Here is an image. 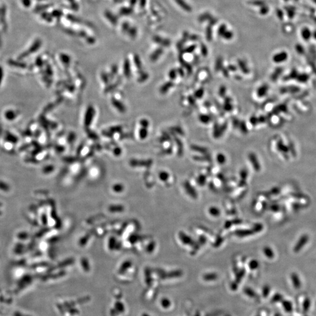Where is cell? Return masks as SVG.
Returning a JSON list of instances; mask_svg holds the SVG:
<instances>
[{
  "mask_svg": "<svg viewBox=\"0 0 316 316\" xmlns=\"http://www.w3.org/2000/svg\"><path fill=\"white\" fill-rule=\"evenodd\" d=\"M110 307L109 316H123L127 312V306L120 298L115 300Z\"/></svg>",
  "mask_w": 316,
  "mask_h": 316,
  "instance_id": "1",
  "label": "cell"
},
{
  "mask_svg": "<svg viewBox=\"0 0 316 316\" xmlns=\"http://www.w3.org/2000/svg\"><path fill=\"white\" fill-rule=\"evenodd\" d=\"M228 127L227 122H224L221 125H219L217 124H215L213 130V135L215 138H219L221 137L225 132Z\"/></svg>",
  "mask_w": 316,
  "mask_h": 316,
  "instance_id": "2",
  "label": "cell"
},
{
  "mask_svg": "<svg viewBox=\"0 0 316 316\" xmlns=\"http://www.w3.org/2000/svg\"><path fill=\"white\" fill-rule=\"evenodd\" d=\"M248 158H249V160L250 161V162L251 163L252 166L254 167V169L257 171H259V170H261V165H260V163H259V162L257 158V157L256 156L255 154L253 152H251L248 154Z\"/></svg>",
  "mask_w": 316,
  "mask_h": 316,
  "instance_id": "3",
  "label": "cell"
},
{
  "mask_svg": "<svg viewBox=\"0 0 316 316\" xmlns=\"http://www.w3.org/2000/svg\"><path fill=\"white\" fill-rule=\"evenodd\" d=\"M288 53L285 52H282L278 54H276L273 57V61L275 63H279L286 61L288 59Z\"/></svg>",
  "mask_w": 316,
  "mask_h": 316,
  "instance_id": "4",
  "label": "cell"
},
{
  "mask_svg": "<svg viewBox=\"0 0 316 316\" xmlns=\"http://www.w3.org/2000/svg\"><path fill=\"white\" fill-rule=\"evenodd\" d=\"M94 111L93 107H88V109L86 112V114H85V124L86 126H88L91 124L93 115H94Z\"/></svg>",
  "mask_w": 316,
  "mask_h": 316,
  "instance_id": "5",
  "label": "cell"
},
{
  "mask_svg": "<svg viewBox=\"0 0 316 316\" xmlns=\"http://www.w3.org/2000/svg\"><path fill=\"white\" fill-rule=\"evenodd\" d=\"M268 89L269 87L267 85H264L260 86L256 91L257 96L259 98L264 97L267 94Z\"/></svg>",
  "mask_w": 316,
  "mask_h": 316,
  "instance_id": "6",
  "label": "cell"
},
{
  "mask_svg": "<svg viewBox=\"0 0 316 316\" xmlns=\"http://www.w3.org/2000/svg\"><path fill=\"white\" fill-rule=\"evenodd\" d=\"M184 187H185V189H186V190L187 191V193L190 195V196H192V197H193L194 198H196L197 197V193L195 192V189L193 188V186H192L189 183H185Z\"/></svg>",
  "mask_w": 316,
  "mask_h": 316,
  "instance_id": "7",
  "label": "cell"
},
{
  "mask_svg": "<svg viewBox=\"0 0 316 316\" xmlns=\"http://www.w3.org/2000/svg\"><path fill=\"white\" fill-rule=\"evenodd\" d=\"M301 36L304 40H309L312 37V32L308 28H304L301 31Z\"/></svg>",
  "mask_w": 316,
  "mask_h": 316,
  "instance_id": "8",
  "label": "cell"
},
{
  "mask_svg": "<svg viewBox=\"0 0 316 316\" xmlns=\"http://www.w3.org/2000/svg\"><path fill=\"white\" fill-rule=\"evenodd\" d=\"M223 109L226 111H231L233 109V105L232 104V99L230 97H225L224 104Z\"/></svg>",
  "mask_w": 316,
  "mask_h": 316,
  "instance_id": "9",
  "label": "cell"
},
{
  "mask_svg": "<svg viewBox=\"0 0 316 316\" xmlns=\"http://www.w3.org/2000/svg\"><path fill=\"white\" fill-rule=\"evenodd\" d=\"M190 148L192 150L194 151L195 152H197L200 154H203L204 155L207 154L208 152V149L207 148L203 147V146H198L195 145H192L190 146Z\"/></svg>",
  "mask_w": 316,
  "mask_h": 316,
  "instance_id": "10",
  "label": "cell"
},
{
  "mask_svg": "<svg viewBox=\"0 0 316 316\" xmlns=\"http://www.w3.org/2000/svg\"><path fill=\"white\" fill-rule=\"evenodd\" d=\"M238 66H239L240 69H241V72L245 74H247L249 73V69L246 66V64L245 63V62L243 61H241V60H238Z\"/></svg>",
  "mask_w": 316,
  "mask_h": 316,
  "instance_id": "11",
  "label": "cell"
},
{
  "mask_svg": "<svg viewBox=\"0 0 316 316\" xmlns=\"http://www.w3.org/2000/svg\"><path fill=\"white\" fill-rule=\"evenodd\" d=\"M174 140H175L176 144L177 146L178 154L179 156H181L183 154V145L182 142L180 141V139L177 138L176 136H174Z\"/></svg>",
  "mask_w": 316,
  "mask_h": 316,
  "instance_id": "12",
  "label": "cell"
},
{
  "mask_svg": "<svg viewBox=\"0 0 316 316\" xmlns=\"http://www.w3.org/2000/svg\"><path fill=\"white\" fill-rule=\"evenodd\" d=\"M254 233L253 230H240L235 232V235L238 237H243L252 235Z\"/></svg>",
  "mask_w": 316,
  "mask_h": 316,
  "instance_id": "13",
  "label": "cell"
},
{
  "mask_svg": "<svg viewBox=\"0 0 316 316\" xmlns=\"http://www.w3.org/2000/svg\"><path fill=\"white\" fill-rule=\"evenodd\" d=\"M180 237L183 243L185 244H192V243H193V240H192V238L188 235H186L184 233H181L180 235Z\"/></svg>",
  "mask_w": 316,
  "mask_h": 316,
  "instance_id": "14",
  "label": "cell"
},
{
  "mask_svg": "<svg viewBox=\"0 0 316 316\" xmlns=\"http://www.w3.org/2000/svg\"><path fill=\"white\" fill-rule=\"evenodd\" d=\"M112 103L113 105H114V106L117 109H118L119 111H122V112L125 111V109L124 106L122 105V104H121L120 101H118V100H116L115 99L113 98V99L112 100Z\"/></svg>",
  "mask_w": 316,
  "mask_h": 316,
  "instance_id": "15",
  "label": "cell"
},
{
  "mask_svg": "<svg viewBox=\"0 0 316 316\" xmlns=\"http://www.w3.org/2000/svg\"><path fill=\"white\" fill-rule=\"evenodd\" d=\"M173 85V83L171 82H168L166 83L164 85H162L160 88V92L162 93H166L171 87H172Z\"/></svg>",
  "mask_w": 316,
  "mask_h": 316,
  "instance_id": "16",
  "label": "cell"
},
{
  "mask_svg": "<svg viewBox=\"0 0 316 316\" xmlns=\"http://www.w3.org/2000/svg\"><path fill=\"white\" fill-rule=\"evenodd\" d=\"M199 121L203 124H208L211 121V117H210L209 115H207L206 114H202L200 115L198 117Z\"/></svg>",
  "mask_w": 316,
  "mask_h": 316,
  "instance_id": "17",
  "label": "cell"
},
{
  "mask_svg": "<svg viewBox=\"0 0 316 316\" xmlns=\"http://www.w3.org/2000/svg\"><path fill=\"white\" fill-rule=\"evenodd\" d=\"M6 118L8 120H14L16 117V115L15 114V112L12 111V110H8V111L6 112L5 113V115Z\"/></svg>",
  "mask_w": 316,
  "mask_h": 316,
  "instance_id": "18",
  "label": "cell"
},
{
  "mask_svg": "<svg viewBox=\"0 0 316 316\" xmlns=\"http://www.w3.org/2000/svg\"><path fill=\"white\" fill-rule=\"evenodd\" d=\"M282 68H278L277 69H276L275 71L273 72V73L271 76V77H270L271 80L275 81L278 78V77L279 76L280 74L282 73Z\"/></svg>",
  "mask_w": 316,
  "mask_h": 316,
  "instance_id": "19",
  "label": "cell"
},
{
  "mask_svg": "<svg viewBox=\"0 0 316 316\" xmlns=\"http://www.w3.org/2000/svg\"><path fill=\"white\" fill-rule=\"evenodd\" d=\"M177 4H179L180 6H181L182 8H183L186 11H191V8L186 4V3L183 1V0H175Z\"/></svg>",
  "mask_w": 316,
  "mask_h": 316,
  "instance_id": "20",
  "label": "cell"
},
{
  "mask_svg": "<svg viewBox=\"0 0 316 316\" xmlns=\"http://www.w3.org/2000/svg\"><path fill=\"white\" fill-rule=\"evenodd\" d=\"M264 252L265 255L269 258H272L274 256V254H273L272 249H271L269 247H265L264 249Z\"/></svg>",
  "mask_w": 316,
  "mask_h": 316,
  "instance_id": "21",
  "label": "cell"
},
{
  "mask_svg": "<svg viewBox=\"0 0 316 316\" xmlns=\"http://www.w3.org/2000/svg\"><path fill=\"white\" fill-rule=\"evenodd\" d=\"M222 68V59L221 58H219L216 61V65H215V71L219 72V70H221Z\"/></svg>",
  "mask_w": 316,
  "mask_h": 316,
  "instance_id": "22",
  "label": "cell"
},
{
  "mask_svg": "<svg viewBox=\"0 0 316 316\" xmlns=\"http://www.w3.org/2000/svg\"><path fill=\"white\" fill-rule=\"evenodd\" d=\"M194 159L195 160H198V161H210L211 160V158L207 155V154L205 155L203 157H200V156H196V157H193Z\"/></svg>",
  "mask_w": 316,
  "mask_h": 316,
  "instance_id": "23",
  "label": "cell"
},
{
  "mask_svg": "<svg viewBox=\"0 0 316 316\" xmlns=\"http://www.w3.org/2000/svg\"><path fill=\"white\" fill-rule=\"evenodd\" d=\"M217 160L219 163L221 165H223L226 162V157L222 154H219L217 156Z\"/></svg>",
  "mask_w": 316,
  "mask_h": 316,
  "instance_id": "24",
  "label": "cell"
},
{
  "mask_svg": "<svg viewBox=\"0 0 316 316\" xmlns=\"http://www.w3.org/2000/svg\"><path fill=\"white\" fill-rule=\"evenodd\" d=\"M238 128H240V130L243 134H246L248 133V130L246 123L245 122V121H240Z\"/></svg>",
  "mask_w": 316,
  "mask_h": 316,
  "instance_id": "25",
  "label": "cell"
},
{
  "mask_svg": "<svg viewBox=\"0 0 316 316\" xmlns=\"http://www.w3.org/2000/svg\"><path fill=\"white\" fill-rule=\"evenodd\" d=\"M204 89L203 88H199L197 90H196L194 93V96H195V97L196 98H201L204 95Z\"/></svg>",
  "mask_w": 316,
  "mask_h": 316,
  "instance_id": "26",
  "label": "cell"
},
{
  "mask_svg": "<svg viewBox=\"0 0 316 316\" xmlns=\"http://www.w3.org/2000/svg\"><path fill=\"white\" fill-rule=\"evenodd\" d=\"M209 213L213 216H218L220 213V211L216 207H211L209 209Z\"/></svg>",
  "mask_w": 316,
  "mask_h": 316,
  "instance_id": "27",
  "label": "cell"
},
{
  "mask_svg": "<svg viewBox=\"0 0 316 316\" xmlns=\"http://www.w3.org/2000/svg\"><path fill=\"white\" fill-rule=\"evenodd\" d=\"M180 62H181V63L182 64L183 66H184V67L187 70V71L188 72V73H189V74H190V73L192 72V66H191L189 63H186V61H184L183 59H180Z\"/></svg>",
  "mask_w": 316,
  "mask_h": 316,
  "instance_id": "28",
  "label": "cell"
},
{
  "mask_svg": "<svg viewBox=\"0 0 316 316\" xmlns=\"http://www.w3.org/2000/svg\"><path fill=\"white\" fill-rule=\"evenodd\" d=\"M227 92V88L224 85H221L219 89V94L221 97H225V94Z\"/></svg>",
  "mask_w": 316,
  "mask_h": 316,
  "instance_id": "29",
  "label": "cell"
},
{
  "mask_svg": "<svg viewBox=\"0 0 316 316\" xmlns=\"http://www.w3.org/2000/svg\"><path fill=\"white\" fill-rule=\"evenodd\" d=\"M286 10H287V12H288V16L290 18H292L294 17V15H295V10H294V8L292 7H288L286 8Z\"/></svg>",
  "mask_w": 316,
  "mask_h": 316,
  "instance_id": "30",
  "label": "cell"
},
{
  "mask_svg": "<svg viewBox=\"0 0 316 316\" xmlns=\"http://www.w3.org/2000/svg\"><path fill=\"white\" fill-rule=\"evenodd\" d=\"M124 73H125V75L127 76H130V64H129V63H128V61H125V64H124Z\"/></svg>",
  "mask_w": 316,
  "mask_h": 316,
  "instance_id": "31",
  "label": "cell"
},
{
  "mask_svg": "<svg viewBox=\"0 0 316 316\" xmlns=\"http://www.w3.org/2000/svg\"><path fill=\"white\" fill-rule=\"evenodd\" d=\"M278 148L280 151L287 152V148L286 146H284V145L283 144L282 141L278 142Z\"/></svg>",
  "mask_w": 316,
  "mask_h": 316,
  "instance_id": "32",
  "label": "cell"
},
{
  "mask_svg": "<svg viewBox=\"0 0 316 316\" xmlns=\"http://www.w3.org/2000/svg\"><path fill=\"white\" fill-rule=\"evenodd\" d=\"M140 137L141 139H145L146 138V136H147V135H148V131H147V130L146 128H142L141 131H140Z\"/></svg>",
  "mask_w": 316,
  "mask_h": 316,
  "instance_id": "33",
  "label": "cell"
},
{
  "mask_svg": "<svg viewBox=\"0 0 316 316\" xmlns=\"http://www.w3.org/2000/svg\"><path fill=\"white\" fill-rule=\"evenodd\" d=\"M169 76L170 79H171V80L175 79L176 76H177V71L175 69L171 70L170 72H169Z\"/></svg>",
  "mask_w": 316,
  "mask_h": 316,
  "instance_id": "34",
  "label": "cell"
},
{
  "mask_svg": "<svg viewBox=\"0 0 316 316\" xmlns=\"http://www.w3.org/2000/svg\"><path fill=\"white\" fill-rule=\"evenodd\" d=\"M171 130L174 131V132H176V133H178V134H179L180 135H184V132H183L182 129L180 127H179L172 128Z\"/></svg>",
  "mask_w": 316,
  "mask_h": 316,
  "instance_id": "35",
  "label": "cell"
},
{
  "mask_svg": "<svg viewBox=\"0 0 316 316\" xmlns=\"http://www.w3.org/2000/svg\"><path fill=\"white\" fill-rule=\"evenodd\" d=\"M296 49L297 50V52L300 53V54H302L304 53V49L302 45H301L300 44H297L296 46Z\"/></svg>",
  "mask_w": 316,
  "mask_h": 316,
  "instance_id": "36",
  "label": "cell"
},
{
  "mask_svg": "<svg viewBox=\"0 0 316 316\" xmlns=\"http://www.w3.org/2000/svg\"><path fill=\"white\" fill-rule=\"evenodd\" d=\"M258 262L256 260H252L249 263V266L251 269H255L258 267Z\"/></svg>",
  "mask_w": 316,
  "mask_h": 316,
  "instance_id": "37",
  "label": "cell"
},
{
  "mask_svg": "<svg viewBox=\"0 0 316 316\" xmlns=\"http://www.w3.org/2000/svg\"><path fill=\"white\" fill-rule=\"evenodd\" d=\"M232 125H233L234 128H238L240 123V121L238 118H234L232 120Z\"/></svg>",
  "mask_w": 316,
  "mask_h": 316,
  "instance_id": "38",
  "label": "cell"
},
{
  "mask_svg": "<svg viewBox=\"0 0 316 316\" xmlns=\"http://www.w3.org/2000/svg\"><path fill=\"white\" fill-rule=\"evenodd\" d=\"M250 122L251 123V124L254 126H255L258 124H259V122H258V118L256 117L255 116H253L251 118H250Z\"/></svg>",
  "mask_w": 316,
  "mask_h": 316,
  "instance_id": "39",
  "label": "cell"
},
{
  "mask_svg": "<svg viewBox=\"0 0 316 316\" xmlns=\"http://www.w3.org/2000/svg\"><path fill=\"white\" fill-rule=\"evenodd\" d=\"M198 183L201 185H203L205 182H206V177L205 176H204L203 175H200L198 177Z\"/></svg>",
  "mask_w": 316,
  "mask_h": 316,
  "instance_id": "40",
  "label": "cell"
},
{
  "mask_svg": "<svg viewBox=\"0 0 316 316\" xmlns=\"http://www.w3.org/2000/svg\"><path fill=\"white\" fill-rule=\"evenodd\" d=\"M156 52H155L152 56V59L153 60L157 59L158 58V56H160V55L162 53V50L161 49H158V50H157Z\"/></svg>",
  "mask_w": 316,
  "mask_h": 316,
  "instance_id": "41",
  "label": "cell"
},
{
  "mask_svg": "<svg viewBox=\"0 0 316 316\" xmlns=\"http://www.w3.org/2000/svg\"><path fill=\"white\" fill-rule=\"evenodd\" d=\"M262 228L263 227L261 224H256L254 227V228L252 229V230L254 231V232H258L261 231Z\"/></svg>",
  "mask_w": 316,
  "mask_h": 316,
  "instance_id": "42",
  "label": "cell"
},
{
  "mask_svg": "<svg viewBox=\"0 0 316 316\" xmlns=\"http://www.w3.org/2000/svg\"><path fill=\"white\" fill-rule=\"evenodd\" d=\"M187 100H188V101H189V104L190 105H192V106L195 105V98L193 96H189L187 98Z\"/></svg>",
  "mask_w": 316,
  "mask_h": 316,
  "instance_id": "43",
  "label": "cell"
},
{
  "mask_svg": "<svg viewBox=\"0 0 316 316\" xmlns=\"http://www.w3.org/2000/svg\"><path fill=\"white\" fill-rule=\"evenodd\" d=\"M226 31V26L224 25H222L221 27H219V34L220 35H222L224 34V32Z\"/></svg>",
  "mask_w": 316,
  "mask_h": 316,
  "instance_id": "44",
  "label": "cell"
},
{
  "mask_svg": "<svg viewBox=\"0 0 316 316\" xmlns=\"http://www.w3.org/2000/svg\"><path fill=\"white\" fill-rule=\"evenodd\" d=\"M222 36L224 37V38H225L227 39H230L232 37V34L231 33V32L225 31L224 32V34L222 35Z\"/></svg>",
  "mask_w": 316,
  "mask_h": 316,
  "instance_id": "45",
  "label": "cell"
},
{
  "mask_svg": "<svg viewBox=\"0 0 316 316\" xmlns=\"http://www.w3.org/2000/svg\"><path fill=\"white\" fill-rule=\"evenodd\" d=\"M221 70H222V73L223 74L224 76L225 77L228 78V77H229V70H228V69H226V68H222Z\"/></svg>",
  "mask_w": 316,
  "mask_h": 316,
  "instance_id": "46",
  "label": "cell"
},
{
  "mask_svg": "<svg viewBox=\"0 0 316 316\" xmlns=\"http://www.w3.org/2000/svg\"><path fill=\"white\" fill-rule=\"evenodd\" d=\"M247 175H248V174H247V171H246V170L243 169V170H242V171H241L240 176H241V178H242L243 180H245V179H246V177H247Z\"/></svg>",
  "mask_w": 316,
  "mask_h": 316,
  "instance_id": "47",
  "label": "cell"
},
{
  "mask_svg": "<svg viewBox=\"0 0 316 316\" xmlns=\"http://www.w3.org/2000/svg\"><path fill=\"white\" fill-rule=\"evenodd\" d=\"M201 53L202 55L204 56H207V53H208V51H207V48L205 46H203L201 48Z\"/></svg>",
  "mask_w": 316,
  "mask_h": 316,
  "instance_id": "48",
  "label": "cell"
},
{
  "mask_svg": "<svg viewBox=\"0 0 316 316\" xmlns=\"http://www.w3.org/2000/svg\"><path fill=\"white\" fill-rule=\"evenodd\" d=\"M195 45L191 46L189 47L188 48L185 49V52H186V53H192V52H193L195 50Z\"/></svg>",
  "mask_w": 316,
  "mask_h": 316,
  "instance_id": "49",
  "label": "cell"
},
{
  "mask_svg": "<svg viewBox=\"0 0 316 316\" xmlns=\"http://www.w3.org/2000/svg\"><path fill=\"white\" fill-rule=\"evenodd\" d=\"M61 59L63 61L66 63H67L69 61V58L66 55H61Z\"/></svg>",
  "mask_w": 316,
  "mask_h": 316,
  "instance_id": "50",
  "label": "cell"
},
{
  "mask_svg": "<svg viewBox=\"0 0 316 316\" xmlns=\"http://www.w3.org/2000/svg\"><path fill=\"white\" fill-rule=\"evenodd\" d=\"M228 70L229 71H231V72H235L237 70V67L235 66H233V65H230L228 67Z\"/></svg>",
  "mask_w": 316,
  "mask_h": 316,
  "instance_id": "51",
  "label": "cell"
},
{
  "mask_svg": "<svg viewBox=\"0 0 316 316\" xmlns=\"http://www.w3.org/2000/svg\"><path fill=\"white\" fill-rule=\"evenodd\" d=\"M141 124L144 128H145V127H147L148 126V121L145 120H142V121H141Z\"/></svg>",
  "mask_w": 316,
  "mask_h": 316,
  "instance_id": "52",
  "label": "cell"
},
{
  "mask_svg": "<svg viewBox=\"0 0 316 316\" xmlns=\"http://www.w3.org/2000/svg\"><path fill=\"white\" fill-rule=\"evenodd\" d=\"M265 117H264V116H261L260 117L258 118V122L259 123H264L265 122Z\"/></svg>",
  "mask_w": 316,
  "mask_h": 316,
  "instance_id": "53",
  "label": "cell"
},
{
  "mask_svg": "<svg viewBox=\"0 0 316 316\" xmlns=\"http://www.w3.org/2000/svg\"><path fill=\"white\" fill-rule=\"evenodd\" d=\"M277 13H278V17L280 19H282L283 18V12L282 11H280V10H278Z\"/></svg>",
  "mask_w": 316,
  "mask_h": 316,
  "instance_id": "54",
  "label": "cell"
},
{
  "mask_svg": "<svg viewBox=\"0 0 316 316\" xmlns=\"http://www.w3.org/2000/svg\"><path fill=\"white\" fill-rule=\"evenodd\" d=\"M178 73H179V74L181 76H184V72L183 70L182 69H179V70H178Z\"/></svg>",
  "mask_w": 316,
  "mask_h": 316,
  "instance_id": "55",
  "label": "cell"
},
{
  "mask_svg": "<svg viewBox=\"0 0 316 316\" xmlns=\"http://www.w3.org/2000/svg\"><path fill=\"white\" fill-rule=\"evenodd\" d=\"M268 11V8L267 7H265V8H263V10H262V13H266Z\"/></svg>",
  "mask_w": 316,
  "mask_h": 316,
  "instance_id": "56",
  "label": "cell"
},
{
  "mask_svg": "<svg viewBox=\"0 0 316 316\" xmlns=\"http://www.w3.org/2000/svg\"><path fill=\"white\" fill-rule=\"evenodd\" d=\"M312 37H313V38H315L316 40V30H315V31L312 33Z\"/></svg>",
  "mask_w": 316,
  "mask_h": 316,
  "instance_id": "57",
  "label": "cell"
},
{
  "mask_svg": "<svg viewBox=\"0 0 316 316\" xmlns=\"http://www.w3.org/2000/svg\"><path fill=\"white\" fill-rule=\"evenodd\" d=\"M140 316H151L150 315H149L148 313H142L141 315H140Z\"/></svg>",
  "mask_w": 316,
  "mask_h": 316,
  "instance_id": "58",
  "label": "cell"
},
{
  "mask_svg": "<svg viewBox=\"0 0 316 316\" xmlns=\"http://www.w3.org/2000/svg\"><path fill=\"white\" fill-rule=\"evenodd\" d=\"M315 2L316 3V0H315Z\"/></svg>",
  "mask_w": 316,
  "mask_h": 316,
  "instance_id": "59",
  "label": "cell"
},
{
  "mask_svg": "<svg viewBox=\"0 0 316 316\" xmlns=\"http://www.w3.org/2000/svg\"><path fill=\"white\" fill-rule=\"evenodd\" d=\"M69 1H73V0H69Z\"/></svg>",
  "mask_w": 316,
  "mask_h": 316,
  "instance_id": "60",
  "label": "cell"
},
{
  "mask_svg": "<svg viewBox=\"0 0 316 316\" xmlns=\"http://www.w3.org/2000/svg\"><path fill=\"white\" fill-rule=\"evenodd\" d=\"M285 1H288V0H285Z\"/></svg>",
  "mask_w": 316,
  "mask_h": 316,
  "instance_id": "61",
  "label": "cell"
}]
</instances>
